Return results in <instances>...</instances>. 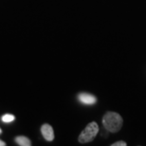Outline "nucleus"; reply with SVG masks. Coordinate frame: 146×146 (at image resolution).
<instances>
[{
	"mask_svg": "<svg viewBox=\"0 0 146 146\" xmlns=\"http://www.w3.org/2000/svg\"><path fill=\"white\" fill-rule=\"evenodd\" d=\"M99 132V126L96 122H90L87 126L83 130L81 135L79 136V142L81 143H87L95 139Z\"/></svg>",
	"mask_w": 146,
	"mask_h": 146,
	"instance_id": "2",
	"label": "nucleus"
},
{
	"mask_svg": "<svg viewBox=\"0 0 146 146\" xmlns=\"http://www.w3.org/2000/svg\"><path fill=\"white\" fill-rule=\"evenodd\" d=\"M112 146H126V142H124V141H118V142H115V143H113Z\"/></svg>",
	"mask_w": 146,
	"mask_h": 146,
	"instance_id": "7",
	"label": "nucleus"
},
{
	"mask_svg": "<svg viewBox=\"0 0 146 146\" xmlns=\"http://www.w3.org/2000/svg\"><path fill=\"white\" fill-rule=\"evenodd\" d=\"M122 118L116 112H107L103 118V124L109 132L116 133L122 126Z\"/></svg>",
	"mask_w": 146,
	"mask_h": 146,
	"instance_id": "1",
	"label": "nucleus"
},
{
	"mask_svg": "<svg viewBox=\"0 0 146 146\" xmlns=\"http://www.w3.org/2000/svg\"><path fill=\"white\" fill-rule=\"evenodd\" d=\"M14 119V116L11 115V114H6L2 117V121L4 122H11Z\"/></svg>",
	"mask_w": 146,
	"mask_h": 146,
	"instance_id": "6",
	"label": "nucleus"
},
{
	"mask_svg": "<svg viewBox=\"0 0 146 146\" xmlns=\"http://www.w3.org/2000/svg\"><path fill=\"white\" fill-rule=\"evenodd\" d=\"M41 132H42L43 137L45 138L46 141H52L54 139V132L52 127L49 124H44L41 127Z\"/></svg>",
	"mask_w": 146,
	"mask_h": 146,
	"instance_id": "3",
	"label": "nucleus"
},
{
	"mask_svg": "<svg viewBox=\"0 0 146 146\" xmlns=\"http://www.w3.org/2000/svg\"><path fill=\"white\" fill-rule=\"evenodd\" d=\"M1 132H2V130H1V129H0V133H1Z\"/></svg>",
	"mask_w": 146,
	"mask_h": 146,
	"instance_id": "9",
	"label": "nucleus"
},
{
	"mask_svg": "<svg viewBox=\"0 0 146 146\" xmlns=\"http://www.w3.org/2000/svg\"><path fill=\"white\" fill-rule=\"evenodd\" d=\"M78 100L84 104H94L97 102V99L94 95L87 94V93H81L78 95Z\"/></svg>",
	"mask_w": 146,
	"mask_h": 146,
	"instance_id": "4",
	"label": "nucleus"
},
{
	"mask_svg": "<svg viewBox=\"0 0 146 146\" xmlns=\"http://www.w3.org/2000/svg\"><path fill=\"white\" fill-rule=\"evenodd\" d=\"M16 142L18 143L19 145L21 146H31V141L28 138H26V137H23V136H20V137H17L15 139Z\"/></svg>",
	"mask_w": 146,
	"mask_h": 146,
	"instance_id": "5",
	"label": "nucleus"
},
{
	"mask_svg": "<svg viewBox=\"0 0 146 146\" xmlns=\"http://www.w3.org/2000/svg\"><path fill=\"white\" fill-rule=\"evenodd\" d=\"M6 145V143L4 141H0V146H5Z\"/></svg>",
	"mask_w": 146,
	"mask_h": 146,
	"instance_id": "8",
	"label": "nucleus"
}]
</instances>
